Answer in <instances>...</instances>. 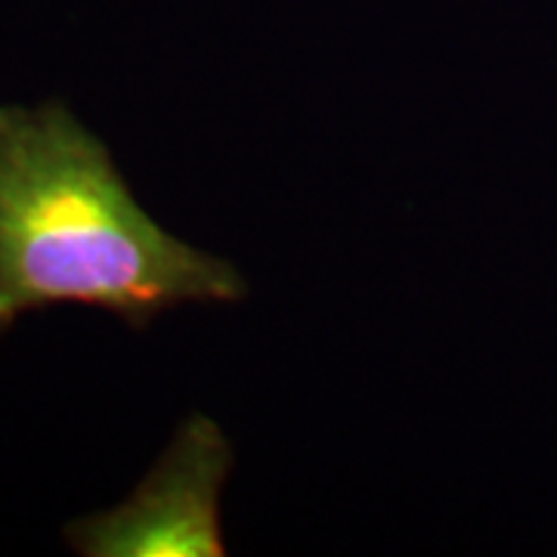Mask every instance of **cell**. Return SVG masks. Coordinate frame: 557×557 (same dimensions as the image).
<instances>
[{
  "mask_svg": "<svg viewBox=\"0 0 557 557\" xmlns=\"http://www.w3.org/2000/svg\"><path fill=\"white\" fill-rule=\"evenodd\" d=\"M233 446L211 418L193 416L156 471L119 508L69 527L87 557H223L220 493Z\"/></svg>",
  "mask_w": 557,
  "mask_h": 557,
  "instance_id": "cell-2",
  "label": "cell"
},
{
  "mask_svg": "<svg viewBox=\"0 0 557 557\" xmlns=\"http://www.w3.org/2000/svg\"><path fill=\"white\" fill-rule=\"evenodd\" d=\"M230 260L171 236L134 199L106 143L62 102L0 106V335L53 304L143 329L183 304H236Z\"/></svg>",
  "mask_w": 557,
  "mask_h": 557,
  "instance_id": "cell-1",
  "label": "cell"
}]
</instances>
